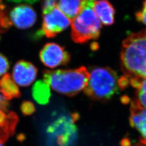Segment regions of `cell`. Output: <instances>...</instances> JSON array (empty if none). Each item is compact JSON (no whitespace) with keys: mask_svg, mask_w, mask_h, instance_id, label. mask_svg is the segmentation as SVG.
Instances as JSON below:
<instances>
[{"mask_svg":"<svg viewBox=\"0 0 146 146\" xmlns=\"http://www.w3.org/2000/svg\"><path fill=\"white\" fill-rule=\"evenodd\" d=\"M37 74V69L32 63L21 60L16 63L13 68L12 78L16 84L27 87L35 80Z\"/></svg>","mask_w":146,"mask_h":146,"instance_id":"ba28073f","label":"cell"},{"mask_svg":"<svg viewBox=\"0 0 146 146\" xmlns=\"http://www.w3.org/2000/svg\"><path fill=\"white\" fill-rule=\"evenodd\" d=\"M21 112L25 115H32L35 111V107L31 101H24L21 105Z\"/></svg>","mask_w":146,"mask_h":146,"instance_id":"ac0fdd59","label":"cell"},{"mask_svg":"<svg viewBox=\"0 0 146 146\" xmlns=\"http://www.w3.org/2000/svg\"><path fill=\"white\" fill-rule=\"evenodd\" d=\"M95 1L85 0L82 10L73 19L71 34L73 41L84 43L99 37L102 25L93 10Z\"/></svg>","mask_w":146,"mask_h":146,"instance_id":"277c9868","label":"cell"},{"mask_svg":"<svg viewBox=\"0 0 146 146\" xmlns=\"http://www.w3.org/2000/svg\"><path fill=\"white\" fill-rule=\"evenodd\" d=\"M10 20L16 28L25 29L35 24L36 21V14L31 6L21 5L11 11Z\"/></svg>","mask_w":146,"mask_h":146,"instance_id":"9c48e42d","label":"cell"},{"mask_svg":"<svg viewBox=\"0 0 146 146\" xmlns=\"http://www.w3.org/2000/svg\"><path fill=\"white\" fill-rule=\"evenodd\" d=\"M0 38H1V37H0Z\"/></svg>","mask_w":146,"mask_h":146,"instance_id":"d4e9b609","label":"cell"},{"mask_svg":"<svg viewBox=\"0 0 146 146\" xmlns=\"http://www.w3.org/2000/svg\"><path fill=\"white\" fill-rule=\"evenodd\" d=\"M0 92L6 100L19 98L21 93L9 74H5L0 79Z\"/></svg>","mask_w":146,"mask_h":146,"instance_id":"5bb4252c","label":"cell"},{"mask_svg":"<svg viewBox=\"0 0 146 146\" xmlns=\"http://www.w3.org/2000/svg\"><path fill=\"white\" fill-rule=\"evenodd\" d=\"M9 2H12L15 3H19L21 2H26L30 4H33L36 2L38 0H7Z\"/></svg>","mask_w":146,"mask_h":146,"instance_id":"603a6c76","label":"cell"},{"mask_svg":"<svg viewBox=\"0 0 146 146\" xmlns=\"http://www.w3.org/2000/svg\"><path fill=\"white\" fill-rule=\"evenodd\" d=\"M85 0H59L56 7L70 20L82 10Z\"/></svg>","mask_w":146,"mask_h":146,"instance_id":"4fadbf2b","label":"cell"},{"mask_svg":"<svg viewBox=\"0 0 146 146\" xmlns=\"http://www.w3.org/2000/svg\"><path fill=\"white\" fill-rule=\"evenodd\" d=\"M130 124L140 135L141 142L146 146V108L138 104L135 101L131 102Z\"/></svg>","mask_w":146,"mask_h":146,"instance_id":"30bf717a","label":"cell"},{"mask_svg":"<svg viewBox=\"0 0 146 146\" xmlns=\"http://www.w3.org/2000/svg\"><path fill=\"white\" fill-rule=\"evenodd\" d=\"M72 21L56 7L52 11L43 15L42 31L48 38H52L64 31Z\"/></svg>","mask_w":146,"mask_h":146,"instance_id":"8992f818","label":"cell"},{"mask_svg":"<svg viewBox=\"0 0 146 146\" xmlns=\"http://www.w3.org/2000/svg\"><path fill=\"white\" fill-rule=\"evenodd\" d=\"M39 56L42 63L50 68L66 65L70 58L64 48L55 43L45 44L41 49Z\"/></svg>","mask_w":146,"mask_h":146,"instance_id":"52a82bcc","label":"cell"},{"mask_svg":"<svg viewBox=\"0 0 146 146\" xmlns=\"http://www.w3.org/2000/svg\"><path fill=\"white\" fill-rule=\"evenodd\" d=\"M0 146H5L3 144V142L0 141Z\"/></svg>","mask_w":146,"mask_h":146,"instance_id":"cb8c5ba5","label":"cell"},{"mask_svg":"<svg viewBox=\"0 0 146 146\" xmlns=\"http://www.w3.org/2000/svg\"><path fill=\"white\" fill-rule=\"evenodd\" d=\"M78 115L60 116L48 127L47 133L49 140L55 146H69L74 139L76 128L74 122Z\"/></svg>","mask_w":146,"mask_h":146,"instance_id":"5b68a950","label":"cell"},{"mask_svg":"<svg viewBox=\"0 0 146 146\" xmlns=\"http://www.w3.org/2000/svg\"><path fill=\"white\" fill-rule=\"evenodd\" d=\"M9 63L5 56L0 53V76L5 74L9 68Z\"/></svg>","mask_w":146,"mask_h":146,"instance_id":"44dd1931","label":"cell"},{"mask_svg":"<svg viewBox=\"0 0 146 146\" xmlns=\"http://www.w3.org/2000/svg\"><path fill=\"white\" fill-rule=\"evenodd\" d=\"M32 95L38 104H47L51 96L50 86L44 81H37L33 87Z\"/></svg>","mask_w":146,"mask_h":146,"instance_id":"9a60e30c","label":"cell"},{"mask_svg":"<svg viewBox=\"0 0 146 146\" xmlns=\"http://www.w3.org/2000/svg\"><path fill=\"white\" fill-rule=\"evenodd\" d=\"M89 71L84 67L75 69L45 70L44 81L60 94L73 96L86 88Z\"/></svg>","mask_w":146,"mask_h":146,"instance_id":"3957f363","label":"cell"},{"mask_svg":"<svg viewBox=\"0 0 146 146\" xmlns=\"http://www.w3.org/2000/svg\"><path fill=\"white\" fill-rule=\"evenodd\" d=\"M93 10L101 23L106 26H110L114 24L115 21V8L108 1H95Z\"/></svg>","mask_w":146,"mask_h":146,"instance_id":"8fae6325","label":"cell"},{"mask_svg":"<svg viewBox=\"0 0 146 146\" xmlns=\"http://www.w3.org/2000/svg\"><path fill=\"white\" fill-rule=\"evenodd\" d=\"M18 117L14 113L0 110V141H5L14 131Z\"/></svg>","mask_w":146,"mask_h":146,"instance_id":"7c38bea8","label":"cell"},{"mask_svg":"<svg viewBox=\"0 0 146 146\" xmlns=\"http://www.w3.org/2000/svg\"><path fill=\"white\" fill-rule=\"evenodd\" d=\"M58 0H43L42 3L43 15L52 11L57 5Z\"/></svg>","mask_w":146,"mask_h":146,"instance_id":"d6986e66","label":"cell"},{"mask_svg":"<svg viewBox=\"0 0 146 146\" xmlns=\"http://www.w3.org/2000/svg\"><path fill=\"white\" fill-rule=\"evenodd\" d=\"M5 8L3 3H0V33L7 31L12 25L10 18L7 14Z\"/></svg>","mask_w":146,"mask_h":146,"instance_id":"e0dca14e","label":"cell"},{"mask_svg":"<svg viewBox=\"0 0 146 146\" xmlns=\"http://www.w3.org/2000/svg\"><path fill=\"white\" fill-rule=\"evenodd\" d=\"M9 107V104L7 101V100L0 94V110L5 112H8V108Z\"/></svg>","mask_w":146,"mask_h":146,"instance_id":"7402d4cb","label":"cell"},{"mask_svg":"<svg viewBox=\"0 0 146 146\" xmlns=\"http://www.w3.org/2000/svg\"><path fill=\"white\" fill-rule=\"evenodd\" d=\"M121 66L125 77L134 88L146 78V29L131 33L123 40Z\"/></svg>","mask_w":146,"mask_h":146,"instance_id":"6da1fadb","label":"cell"},{"mask_svg":"<svg viewBox=\"0 0 146 146\" xmlns=\"http://www.w3.org/2000/svg\"><path fill=\"white\" fill-rule=\"evenodd\" d=\"M135 88L137 97L135 101L140 106L146 108V78L140 81Z\"/></svg>","mask_w":146,"mask_h":146,"instance_id":"2e32d148","label":"cell"},{"mask_svg":"<svg viewBox=\"0 0 146 146\" xmlns=\"http://www.w3.org/2000/svg\"><path fill=\"white\" fill-rule=\"evenodd\" d=\"M135 17L137 21L146 26V0L143 2L141 9L136 12Z\"/></svg>","mask_w":146,"mask_h":146,"instance_id":"ffe728a7","label":"cell"},{"mask_svg":"<svg viewBox=\"0 0 146 146\" xmlns=\"http://www.w3.org/2000/svg\"><path fill=\"white\" fill-rule=\"evenodd\" d=\"M128 84L125 76L119 78L116 72L110 68L96 67L89 72L88 80L84 91L93 99L106 100Z\"/></svg>","mask_w":146,"mask_h":146,"instance_id":"7a4b0ae2","label":"cell"}]
</instances>
